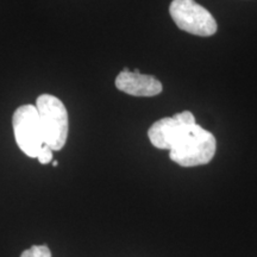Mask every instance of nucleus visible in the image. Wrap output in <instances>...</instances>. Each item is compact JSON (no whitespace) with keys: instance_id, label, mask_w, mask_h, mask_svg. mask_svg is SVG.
Wrapping results in <instances>:
<instances>
[{"instance_id":"nucleus-1","label":"nucleus","mask_w":257,"mask_h":257,"mask_svg":"<svg viewBox=\"0 0 257 257\" xmlns=\"http://www.w3.org/2000/svg\"><path fill=\"white\" fill-rule=\"evenodd\" d=\"M148 137L157 149L169 150L170 160L181 167L207 165L217 150L216 137L195 123L191 111L155 121Z\"/></svg>"},{"instance_id":"nucleus-2","label":"nucleus","mask_w":257,"mask_h":257,"mask_svg":"<svg viewBox=\"0 0 257 257\" xmlns=\"http://www.w3.org/2000/svg\"><path fill=\"white\" fill-rule=\"evenodd\" d=\"M35 106L40 115L44 144L53 152H59L66 146L68 138V112L66 106L51 94H41Z\"/></svg>"},{"instance_id":"nucleus-3","label":"nucleus","mask_w":257,"mask_h":257,"mask_svg":"<svg viewBox=\"0 0 257 257\" xmlns=\"http://www.w3.org/2000/svg\"><path fill=\"white\" fill-rule=\"evenodd\" d=\"M169 14L180 30L195 36H212L218 29L216 19L210 11L194 0H173Z\"/></svg>"},{"instance_id":"nucleus-4","label":"nucleus","mask_w":257,"mask_h":257,"mask_svg":"<svg viewBox=\"0 0 257 257\" xmlns=\"http://www.w3.org/2000/svg\"><path fill=\"white\" fill-rule=\"evenodd\" d=\"M12 126L19 149L27 156L37 159L44 140L36 106L28 104L18 107L12 117Z\"/></svg>"},{"instance_id":"nucleus-5","label":"nucleus","mask_w":257,"mask_h":257,"mask_svg":"<svg viewBox=\"0 0 257 257\" xmlns=\"http://www.w3.org/2000/svg\"><path fill=\"white\" fill-rule=\"evenodd\" d=\"M115 87L126 94L134 96H155L162 92L163 86L159 79L153 75L134 72L124 68L115 78Z\"/></svg>"},{"instance_id":"nucleus-6","label":"nucleus","mask_w":257,"mask_h":257,"mask_svg":"<svg viewBox=\"0 0 257 257\" xmlns=\"http://www.w3.org/2000/svg\"><path fill=\"white\" fill-rule=\"evenodd\" d=\"M21 257H51V251L47 245H32L24 250Z\"/></svg>"},{"instance_id":"nucleus-7","label":"nucleus","mask_w":257,"mask_h":257,"mask_svg":"<svg viewBox=\"0 0 257 257\" xmlns=\"http://www.w3.org/2000/svg\"><path fill=\"white\" fill-rule=\"evenodd\" d=\"M37 160L41 165H48V163H50L51 160H53V150L44 144V146L42 147V149L38 152Z\"/></svg>"},{"instance_id":"nucleus-8","label":"nucleus","mask_w":257,"mask_h":257,"mask_svg":"<svg viewBox=\"0 0 257 257\" xmlns=\"http://www.w3.org/2000/svg\"><path fill=\"white\" fill-rule=\"evenodd\" d=\"M53 166H54V167H57V166H59V162H57V161H54Z\"/></svg>"}]
</instances>
